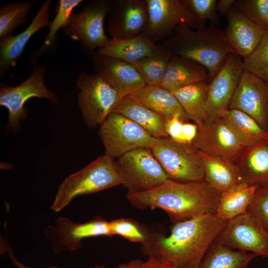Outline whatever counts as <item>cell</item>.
Returning a JSON list of instances; mask_svg holds the SVG:
<instances>
[{
	"label": "cell",
	"instance_id": "24",
	"mask_svg": "<svg viewBox=\"0 0 268 268\" xmlns=\"http://www.w3.org/2000/svg\"><path fill=\"white\" fill-rule=\"evenodd\" d=\"M205 81L210 80L204 67L191 60L172 55L160 86L172 91Z\"/></svg>",
	"mask_w": 268,
	"mask_h": 268
},
{
	"label": "cell",
	"instance_id": "7",
	"mask_svg": "<svg viewBox=\"0 0 268 268\" xmlns=\"http://www.w3.org/2000/svg\"><path fill=\"white\" fill-rule=\"evenodd\" d=\"M76 85L79 91L77 102L85 123L90 128L100 125L122 98L96 73H79Z\"/></svg>",
	"mask_w": 268,
	"mask_h": 268
},
{
	"label": "cell",
	"instance_id": "42",
	"mask_svg": "<svg viewBox=\"0 0 268 268\" xmlns=\"http://www.w3.org/2000/svg\"><path fill=\"white\" fill-rule=\"evenodd\" d=\"M142 268H176L174 266L159 260L149 258L144 262Z\"/></svg>",
	"mask_w": 268,
	"mask_h": 268
},
{
	"label": "cell",
	"instance_id": "37",
	"mask_svg": "<svg viewBox=\"0 0 268 268\" xmlns=\"http://www.w3.org/2000/svg\"><path fill=\"white\" fill-rule=\"evenodd\" d=\"M184 1L198 20L200 26L205 25L206 21L216 26L219 24L216 0H184Z\"/></svg>",
	"mask_w": 268,
	"mask_h": 268
},
{
	"label": "cell",
	"instance_id": "23",
	"mask_svg": "<svg viewBox=\"0 0 268 268\" xmlns=\"http://www.w3.org/2000/svg\"><path fill=\"white\" fill-rule=\"evenodd\" d=\"M199 152L204 165V181L215 191L220 194L243 182L239 167L233 161L200 150Z\"/></svg>",
	"mask_w": 268,
	"mask_h": 268
},
{
	"label": "cell",
	"instance_id": "40",
	"mask_svg": "<svg viewBox=\"0 0 268 268\" xmlns=\"http://www.w3.org/2000/svg\"><path fill=\"white\" fill-rule=\"evenodd\" d=\"M199 131L196 124L185 122L183 123L181 143L191 144L196 139Z\"/></svg>",
	"mask_w": 268,
	"mask_h": 268
},
{
	"label": "cell",
	"instance_id": "16",
	"mask_svg": "<svg viewBox=\"0 0 268 268\" xmlns=\"http://www.w3.org/2000/svg\"><path fill=\"white\" fill-rule=\"evenodd\" d=\"M108 15V31L111 39L138 35L143 33L148 23L146 0H114Z\"/></svg>",
	"mask_w": 268,
	"mask_h": 268
},
{
	"label": "cell",
	"instance_id": "25",
	"mask_svg": "<svg viewBox=\"0 0 268 268\" xmlns=\"http://www.w3.org/2000/svg\"><path fill=\"white\" fill-rule=\"evenodd\" d=\"M236 160L243 182L258 187L268 184V140L245 148Z\"/></svg>",
	"mask_w": 268,
	"mask_h": 268
},
{
	"label": "cell",
	"instance_id": "6",
	"mask_svg": "<svg viewBox=\"0 0 268 268\" xmlns=\"http://www.w3.org/2000/svg\"><path fill=\"white\" fill-rule=\"evenodd\" d=\"M151 150L168 179L181 182L204 180L203 163L192 144L163 137L158 138Z\"/></svg>",
	"mask_w": 268,
	"mask_h": 268
},
{
	"label": "cell",
	"instance_id": "10",
	"mask_svg": "<svg viewBox=\"0 0 268 268\" xmlns=\"http://www.w3.org/2000/svg\"><path fill=\"white\" fill-rule=\"evenodd\" d=\"M46 71L44 65H37L31 74L19 85L11 86L0 85V105L6 108L9 112L7 129L13 133L20 128V120L26 118L27 110L24 107L26 102L32 97L46 98L53 103L58 100L55 95L44 83Z\"/></svg>",
	"mask_w": 268,
	"mask_h": 268
},
{
	"label": "cell",
	"instance_id": "3",
	"mask_svg": "<svg viewBox=\"0 0 268 268\" xmlns=\"http://www.w3.org/2000/svg\"><path fill=\"white\" fill-rule=\"evenodd\" d=\"M161 46L172 55L202 65L208 71L210 81L221 69L227 56L236 53L229 43L225 30L212 24L208 27L201 25L197 28L187 24L179 25Z\"/></svg>",
	"mask_w": 268,
	"mask_h": 268
},
{
	"label": "cell",
	"instance_id": "17",
	"mask_svg": "<svg viewBox=\"0 0 268 268\" xmlns=\"http://www.w3.org/2000/svg\"><path fill=\"white\" fill-rule=\"evenodd\" d=\"M198 127L197 136L192 144L199 150L234 161L245 149L221 118Z\"/></svg>",
	"mask_w": 268,
	"mask_h": 268
},
{
	"label": "cell",
	"instance_id": "29",
	"mask_svg": "<svg viewBox=\"0 0 268 268\" xmlns=\"http://www.w3.org/2000/svg\"><path fill=\"white\" fill-rule=\"evenodd\" d=\"M232 249L215 240L198 268H246L257 256L251 252Z\"/></svg>",
	"mask_w": 268,
	"mask_h": 268
},
{
	"label": "cell",
	"instance_id": "12",
	"mask_svg": "<svg viewBox=\"0 0 268 268\" xmlns=\"http://www.w3.org/2000/svg\"><path fill=\"white\" fill-rule=\"evenodd\" d=\"M148 23L142 34L156 43L165 39L179 25L187 24L193 28L200 25L184 0H146Z\"/></svg>",
	"mask_w": 268,
	"mask_h": 268
},
{
	"label": "cell",
	"instance_id": "27",
	"mask_svg": "<svg viewBox=\"0 0 268 268\" xmlns=\"http://www.w3.org/2000/svg\"><path fill=\"white\" fill-rule=\"evenodd\" d=\"M232 130L245 148L268 140V131L248 114L236 109H228L220 117Z\"/></svg>",
	"mask_w": 268,
	"mask_h": 268
},
{
	"label": "cell",
	"instance_id": "34",
	"mask_svg": "<svg viewBox=\"0 0 268 268\" xmlns=\"http://www.w3.org/2000/svg\"><path fill=\"white\" fill-rule=\"evenodd\" d=\"M244 69L268 83V30L256 48L243 60Z\"/></svg>",
	"mask_w": 268,
	"mask_h": 268
},
{
	"label": "cell",
	"instance_id": "30",
	"mask_svg": "<svg viewBox=\"0 0 268 268\" xmlns=\"http://www.w3.org/2000/svg\"><path fill=\"white\" fill-rule=\"evenodd\" d=\"M209 83L200 82L171 91L189 118L198 126L205 123Z\"/></svg>",
	"mask_w": 268,
	"mask_h": 268
},
{
	"label": "cell",
	"instance_id": "5",
	"mask_svg": "<svg viewBox=\"0 0 268 268\" xmlns=\"http://www.w3.org/2000/svg\"><path fill=\"white\" fill-rule=\"evenodd\" d=\"M112 1L94 0L87 3L80 12L71 14L63 27L65 34L80 42L85 52L91 57L96 49L107 46L111 41L106 35L104 21L110 11Z\"/></svg>",
	"mask_w": 268,
	"mask_h": 268
},
{
	"label": "cell",
	"instance_id": "18",
	"mask_svg": "<svg viewBox=\"0 0 268 268\" xmlns=\"http://www.w3.org/2000/svg\"><path fill=\"white\" fill-rule=\"evenodd\" d=\"M91 58L95 73L122 97L133 95L146 85L139 72L129 63L96 54Z\"/></svg>",
	"mask_w": 268,
	"mask_h": 268
},
{
	"label": "cell",
	"instance_id": "14",
	"mask_svg": "<svg viewBox=\"0 0 268 268\" xmlns=\"http://www.w3.org/2000/svg\"><path fill=\"white\" fill-rule=\"evenodd\" d=\"M216 240L232 248L268 258V230L247 213L228 220Z\"/></svg>",
	"mask_w": 268,
	"mask_h": 268
},
{
	"label": "cell",
	"instance_id": "43",
	"mask_svg": "<svg viewBox=\"0 0 268 268\" xmlns=\"http://www.w3.org/2000/svg\"><path fill=\"white\" fill-rule=\"evenodd\" d=\"M7 255L11 260V262L13 265L15 266L16 268H31L30 267H28L27 266H26L23 264L21 263L20 262H19L15 257L13 252L12 250V249L9 247H7ZM48 268H59L57 267H50ZM93 268H106V267L102 265H98L94 267Z\"/></svg>",
	"mask_w": 268,
	"mask_h": 268
},
{
	"label": "cell",
	"instance_id": "19",
	"mask_svg": "<svg viewBox=\"0 0 268 268\" xmlns=\"http://www.w3.org/2000/svg\"><path fill=\"white\" fill-rule=\"evenodd\" d=\"M52 0L45 1L37 10L30 24L17 35L0 38V75L3 77L10 67H14L22 56L31 37L39 29L50 26L49 10Z\"/></svg>",
	"mask_w": 268,
	"mask_h": 268
},
{
	"label": "cell",
	"instance_id": "21",
	"mask_svg": "<svg viewBox=\"0 0 268 268\" xmlns=\"http://www.w3.org/2000/svg\"><path fill=\"white\" fill-rule=\"evenodd\" d=\"M141 33L124 39H111L106 46L96 51V55L118 59L130 64L142 58L156 55L163 50Z\"/></svg>",
	"mask_w": 268,
	"mask_h": 268
},
{
	"label": "cell",
	"instance_id": "45",
	"mask_svg": "<svg viewBox=\"0 0 268 268\" xmlns=\"http://www.w3.org/2000/svg\"></svg>",
	"mask_w": 268,
	"mask_h": 268
},
{
	"label": "cell",
	"instance_id": "36",
	"mask_svg": "<svg viewBox=\"0 0 268 268\" xmlns=\"http://www.w3.org/2000/svg\"><path fill=\"white\" fill-rule=\"evenodd\" d=\"M233 6L255 23L268 30V0H235Z\"/></svg>",
	"mask_w": 268,
	"mask_h": 268
},
{
	"label": "cell",
	"instance_id": "22",
	"mask_svg": "<svg viewBox=\"0 0 268 268\" xmlns=\"http://www.w3.org/2000/svg\"><path fill=\"white\" fill-rule=\"evenodd\" d=\"M113 113L132 120L156 138L169 137L165 130L167 118L150 109L134 96L123 97Z\"/></svg>",
	"mask_w": 268,
	"mask_h": 268
},
{
	"label": "cell",
	"instance_id": "8",
	"mask_svg": "<svg viewBox=\"0 0 268 268\" xmlns=\"http://www.w3.org/2000/svg\"><path fill=\"white\" fill-rule=\"evenodd\" d=\"M100 126L99 135L105 148L104 155L113 159L136 148L152 149L158 139L116 113H111Z\"/></svg>",
	"mask_w": 268,
	"mask_h": 268
},
{
	"label": "cell",
	"instance_id": "2",
	"mask_svg": "<svg viewBox=\"0 0 268 268\" xmlns=\"http://www.w3.org/2000/svg\"><path fill=\"white\" fill-rule=\"evenodd\" d=\"M220 194L203 181L181 182L169 179L146 191L128 194L131 204L139 209L165 211L174 223L215 213Z\"/></svg>",
	"mask_w": 268,
	"mask_h": 268
},
{
	"label": "cell",
	"instance_id": "41",
	"mask_svg": "<svg viewBox=\"0 0 268 268\" xmlns=\"http://www.w3.org/2000/svg\"><path fill=\"white\" fill-rule=\"evenodd\" d=\"M235 0H220L216 3V10L221 15H227L233 7Z\"/></svg>",
	"mask_w": 268,
	"mask_h": 268
},
{
	"label": "cell",
	"instance_id": "13",
	"mask_svg": "<svg viewBox=\"0 0 268 268\" xmlns=\"http://www.w3.org/2000/svg\"><path fill=\"white\" fill-rule=\"evenodd\" d=\"M244 70L242 58L236 53L229 54L221 69L209 83L204 123H213L229 109Z\"/></svg>",
	"mask_w": 268,
	"mask_h": 268
},
{
	"label": "cell",
	"instance_id": "15",
	"mask_svg": "<svg viewBox=\"0 0 268 268\" xmlns=\"http://www.w3.org/2000/svg\"><path fill=\"white\" fill-rule=\"evenodd\" d=\"M229 109L248 114L268 131V84L244 69Z\"/></svg>",
	"mask_w": 268,
	"mask_h": 268
},
{
	"label": "cell",
	"instance_id": "32",
	"mask_svg": "<svg viewBox=\"0 0 268 268\" xmlns=\"http://www.w3.org/2000/svg\"><path fill=\"white\" fill-rule=\"evenodd\" d=\"M82 0H60L57 5V14L54 20L49 26L50 32L46 36L45 41L37 51L31 54L30 63L33 67L37 65L39 57L52 46L57 39V32L66 25L69 17L71 14L72 10L80 3Z\"/></svg>",
	"mask_w": 268,
	"mask_h": 268
},
{
	"label": "cell",
	"instance_id": "44",
	"mask_svg": "<svg viewBox=\"0 0 268 268\" xmlns=\"http://www.w3.org/2000/svg\"><path fill=\"white\" fill-rule=\"evenodd\" d=\"M144 262L140 259H133L126 263L121 264L115 268H142Z\"/></svg>",
	"mask_w": 268,
	"mask_h": 268
},
{
	"label": "cell",
	"instance_id": "38",
	"mask_svg": "<svg viewBox=\"0 0 268 268\" xmlns=\"http://www.w3.org/2000/svg\"><path fill=\"white\" fill-rule=\"evenodd\" d=\"M246 213L268 230V184L257 188Z\"/></svg>",
	"mask_w": 268,
	"mask_h": 268
},
{
	"label": "cell",
	"instance_id": "1",
	"mask_svg": "<svg viewBox=\"0 0 268 268\" xmlns=\"http://www.w3.org/2000/svg\"><path fill=\"white\" fill-rule=\"evenodd\" d=\"M227 221L209 213L174 223L168 236L151 231L141 251L176 268H198Z\"/></svg>",
	"mask_w": 268,
	"mask_h": 268
},
{
	"label": "cell",
	"instance_id": "31",
	"mask_svg": "<svg viewBox=\"0 0 268 268\" xmlns=\"http://www.w3.org/2000/svg\"><path fill=\"white\" fill-rule=\"evenodd\" d=\"M172 55L164 48L156 55L142 58L131 64L139 72L146 85L160 86Z\"/></svg>",
	"mask_w": 268,
	"mask_h": 268
},
{
	"label": "cell",
	"instance_id": "20",
	"mask_svg": "<svg viewBox=\"0 0 268 268\" xmlns=\"http://www.w3.org/2000/svg\"><path fill=\"white\" fill-rule=\"evenodd\" d=\"M226 16L228 23L224 30L226 38L236 53L244 59L258 46L266 30L234 6Z\"/></svg>",
	"mask_w": 268,
	"mask_h": 268
},
{
	"label": "cell",
	"instance_id": "26",
	"mask_svg": "<svg viewBox=\"0 0 268 268\" xmlns=\"http://www.w3.org/2000/svg\"><path fill=\"white\" fill-rule=\"evenodd\" d=\"M133 96L167 119L179 116L185 121L190 119L172 92L161 86L146 85Z\"/></svg>",
	"mask_w": 268,
	"mask_h": 268
},
{
	"label": "cell",
	"instance_id": "9",
	"mask_svg": "<svg viewBox=\"0 0 268 268\" xmlns=\"http://www.w3.org/2000/svg\"><path fill=\"white\" fill-rule=\"evenodd\" d=\"M115 161L128 194L150 190L168 178L152 150L139 148L130 151Z\"/></svg>",
	"mask_w": 268,
	"mask_h": 268
},
{
	"label": "cell",
	"instance_id": "39",
	"mask_svg": "<svg viewBox=\"0 0 268 268\" xmlns=\"http://www.w3.org/2000/svg\"><path fill=\"white\" fill-rule=\"evenodd\" d=\"M185 121L179 116L167 119L165 130L169 138L181 142L183 125Z\"/></svg>",
	"mask_w": 268,
	"mask_h": 268
},
{
	"label": "cell",
	"instance_id": "35",
	"mask_svg": "<svg viewBox=\"0 0 268 268\" xmlns=\"http://www.w3.org/2000/svg\"><path fill=\"white\" fill-rule=\"evenodd\" d=\"M113 236L119 235L142 245L148 241L151 231L131 218H121L109 221Z\"/></svg>",
	"mask_w": 268,
	"mask_h": 268
},
{
	"label": "cell",
	"instance_id": "4",
	"mask_svg": "<svg viewBox=\"0 0 268 268\" xmlns=\"http://www.w3.org/2000/svg\"><path fill=\"white\" fill-rule=\"evenodd\" d=\"M121 185H123V181L115 161L104 155L65 178L57 190L51 209L59 212L77 196Z\"/></svg>",
	"mask_w": 268,
	"mask_h": 268
},
{
	"label": "cell",
	"instance_id": "11",
	"mask_svg": "<svg viewBox=\"0 0 268 268\" xmlns=\"http://www.w3.org/2000/svg\"><path fill=\"white\" fill-rule=\"evenodd\" d=\"M44 233L51 242L54 254L73 252L81 248V241L85 238L97 236L113 237L109 221L98 216L81 223L60 216L55 225L46 227Z\"/></svg>",
	"mask_w": 268,
	"mask_h": 268
},
{
	"label": "cell",
	"instance_id": "33",
	"mask_svg": "<svg viewBox=\"0 0 268 268\" xmlns=\"http://www.w3.org/2000/svg\"><path fill=\"white\" fill-rule=\"evenodd\" d=\"M32 4L28 1L2 5L0 8V37L10 36L18 26L24 23Z\"/></svg>",
	"mask_w": 268,
	"mask_h": 268
},
{
	"label": "cell",
	"instance_id": "28",
	"mask_svg": "<svg viewBox=\"0 0 268 268\" xmlns=\"http://www.w3.org/2000/svg\"><path fill=\"white\" fill-rule=\"evenodd\" d=\"M258 187L242 182L223 192L220 195L216 215L228 221L246 213Z\"/></svg>",
	"mask_w": 268,
	"mask_h": 268
}]
</instances>
